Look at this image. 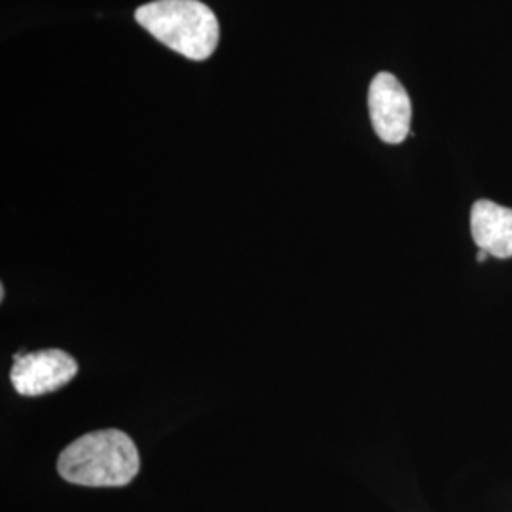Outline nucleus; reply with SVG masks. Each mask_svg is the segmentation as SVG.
Masks as SVG:
<instances>
[{"mask_svg":"<svg viewBox=\"0 0 512 512\" xmlns=\"http://www.w3.org/2000/svg\"><path fill=\"white\" fill-rule=\"evenodd\" d=\"M137 23L164 46L192 61H203L217 50V16L200 0H154L135 12Z\"/></svg>","mask_w":512,"mask_h":512,"instance_id":"2","label":"nucleus"},{"mask_svg":"<svg viewBox=\"0 0 512 512\" xmlns=\"http://www.w3.org/2000/svg\"><path fill=\"white\" fill-rule=\"evenodd\" d=\"M141 467L135 442L120 429L93 431L71 442L57 459V473L71 484L88 488H120Z\"/></svg>","mask_w":512,"mask_h":512,"instance_id":"1","label":"nucleus"},{"mask_svg":"<svg viewBox=\"0 0 512 512\" xmlns=\"http://www.w3.org/2000/svg\"><path fill=\"white\" fill-rule=\"evenodd\" d=\"M471 234L480 251L495 258H511L512 209L478 200L471 211Z\"/></svg>","mask_w":512,"mask_h":512,"instance_id":"5","label":"nucleus"},{"mask_svg":"<svg viewBox=\"0 0 512 512\" xmlns=\"http://www.w3.org/2000/svg\"><path fill=\"white\" fill-rule=\"evenodd\" d=\"M78 363L67 351L42 349L18 353L10 372V382L23 397H40L54 393L73 380Z\"/></svg>","mask_w":512,"mask_h":512,"instance_id":"3","label":"nucleus"},{"mask_svg":"<svg viewBox=\"0 0 512 512\" xmlns=\"http://www.w3.org/2000/svg\"><path fill=\"white\" fill-rule=\"evenodd\" d=\"M368 110L374 131L384 143L399 145L408 137L412 103L393 74H376L368 90Z\"/></svg>","mask_w":512,"mask_h":512,"instance_id":"4","label":"nucleus"},{"mask_svg":"<svg viewBox=\"0 0 512 512\" xmlns=\"http://www.w3.org/2000/svg\"><path fill=\"white\" fill-rule=\"evenodd\" d=\"M486 256H490L486 251H478L476 258H478V262H484V260H486Z\"/></svg>","mask_w":512,"mask_h":512,"instance_id":"6","label":"nucleus"}]
</instances>
